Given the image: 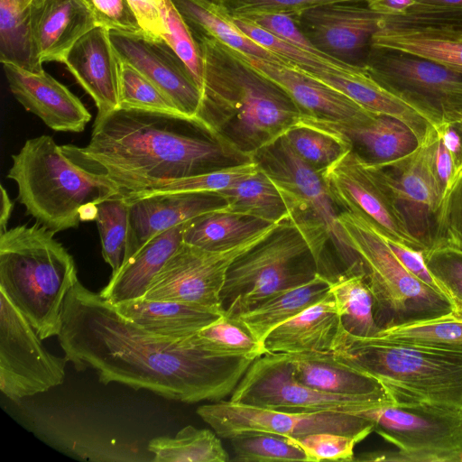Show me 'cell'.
Listing matches in <instances>:
<instances>
[{"label": "cell", "mask_w": 462, "mask_h": 462, "mask_svg": "<svg viewBox=\"0 0 462 462\" xmlns=\"http://www.w3.org/2000/svg\"><path fill=\"white\" fill-rule=\"evenodd\" d=\"M258 168L257 162L249 160L189 177L162 181L145 189L124 195L127 198H141L174 192L218 193L253 174Z\"/></svg>", "instance_id": "60d3db41"}, {"label": "cell", "mask_w": 462, "mask_h": 462, "mask_svg": "<svg viewBox=\"0 0 462 462\" xmlns=\"http://www.w3.org/2000/svg\"><path fill=\"white\" fill-rule=\"evenodd\" d=\"M29 21L33 45L42 63H63L73 45L97 27L82 0H32Z\"/></svg>", "instance_id": "484cf974"}, {"label": "cell", "mask_w": 462, "mask_h": 462, "mask_svg": "<svg viewBox=\"0 0 462 462\" xmlns=\"http://www.w3.org/2000/svg\"><path fill=\"white\" fill-rule=\"evenodd\" d=\"M171 2L192 32L214 38L247 57L287 64L241 31L233 18L214 1L171 0Z\"/></svg>", "instance_id": "1f68e13d"}, {"label": "cell", "mask_w": 462, "mask_h": 462, "mask_svg": "<svg viewBox=\"0 0 462 462\" xmlns=\"http://www.w3.org/2000/svg\"><path fill=\"white\" fill-rule=\"evenodd\" d=\"M109 37L120 60L150 79L183 115L199 121L201 90L186 64L164 39L152 38L145 32L116 31H109Z\"/></svg>", "instance_id": "e0dca14e"}, {"label": "cell", "mask_w": 462, "mask_h": 462, "mask_svg": "<svg viewBox=\"0 0 462 462\" xmlns=\"http://www.w3.org/2000/svg\"><path fill=\"white\" fill-rule=\"evenodd\" d=\"M461 125V130H462V123H461V125Z\"/></svg>", "instance_id": "91938a15"}, {"label": "cell", "mask_w": 462, "mask_h": 462, "mask_svg": "<svg viewBox=\"0 0 462 462\" xmlns=\"http://www.w3.org/2000/svg\"><path fill=\"white\" fill-rule=\"evenodd\" d=\"M437 126L408 155L385 164H375L383 169L399 207L402 210L404 208L407 220L413 217L414 226H420V238L425 244V226L430 217H434L445 194L434 163Z\"/></svg>", "instance_id": "d6986e66"}, {"label": "cell", "mask_w": 462, "mask_h": 462, "mask_svg": "<svg viewBox=\"0 0 462 462\" xmlns=\"http://www.w3.org/2000/svg\"><path fill=\"white\" fill-rule=\"evenodd\" d=\"M407 454L410 462H461L462 410L430 404H389L356 413Z\"/></svg>", "instance_id": "8fae6325"}, {"label": "cell", "mask_w": 462, "mask_h": 462, "mask_svg": "<svg viewBox=\"0 0 462 462\" xmlns=\"http://www.w3.org/2000/svg\"><path fill=\"white\" fill-rule=\"evenodd\" d=\"M96 222L104 260L115 274L123 265L128 237L129 203L123 192L97 205Z\"/></svg>", "instance_id": "ab89813d"}, {"label": "cell", "mask_w": 462, "mask_h": 462, "mask_svg": "<svg viewBox=\"0 0 462 462\" xmlns=\"http://www.w3.org/2000/svg\"><path fill=\"white\" fill-rule=\"evenodd\" d=\"M197 414L217 436L227 439L245 432H269L293 439L316 432H334L362 441L374 431L373 422L356 414L286 411L230 400L201 405Z\"/></svg>", "instance_id": "9a60e30c"}, {"label": "cell", "mask_w": 462, "mask_h": 462, "mask_svg": "<svg viewBox=\"0 0 462 462\" xmlns=\"http://www.w3.org/2000/svg\"><path fill=\"white\" fill-rule=\"evenodd\" d=\"M318 273L308 244L285 220L230 265L220 294L225 314L232 316L250 310L273 295L310 282Z\"/></svg>", "instance_id": "9c48e42d"}, {"label": "cell", "mask_w": 462, "mask_h": 462, "mask_svg": "<svg viewBox=\"0 0 462 462\" xmlns=\"http://www.w3.org/2000/svg\"><path fill=\"white\" fill-rule=\"evenodd\" d=\"M341 328L339 310L330 291L269 333L263 347L265 353L286 355L333 351Z\"/></svg>", "instance_id": "4316f807"}, {"label": "cell", "mask_w": 462, "mask_h": 462, "mask_svg": "<svg viewBox=\"0 0 462 462\" xmlns=\"http://www.w3.org/2000/svg\"><path fill=\"white\" fill-rule=\"evenodd\" d=\"M234 461H307L308 457L293 438L269 432H245L229 439Z\"/></svg>", "instance_id": "7bdbcfd3"}, {"label": "cell", "mask_w": 462, "mask_h": 462, "mask_svg": "<svg viewBox=\"0 0 462 462\" xmlns=\"http://www.w3.org/2000/svg\"><path fill=\"white\" fill-rule=\"evenodd\" d=\"M294 440L305 451L309 462L354 461V448L360 442L355 437L334 432L310 433Z\"/></svg>", "instance_id": "7dc6e473"}, {"label": "cell", "mask_w": 462, "mask_h": 462, "mask_svg": "<svg viewBox=\"0 0 462 462\" xmlns=\"http://www.w3.org/2000/svg\"><path fill=\"white\" fill-rule=\"evenodd\" d=\"M1 214H0V234L7 230L6 226L12 211L14 208V202L10 199L6 189L1 184Z\"/></svg>", "instance_id": "6f0895ef"}, {"label": "cell", "mask_w": 462, "mask_h": 462, "mask_svg": "<svg viewBox=\"0 0 462 462\" xmlns=\"http://www.w3.org/2000/svg\"><path fill=\"white\" fill-rule=\"evenodd\" d=\"M114 307L120 316L140 328L176 339L193 336L225 314L202 306L143 297L124 300Z\"/></svg>", "instance_id": "f1b7e54d"}, {"label": "cell", "mask_w": 462, "mask_h": 462, "mask_svg": "<svg viewBox=\"0 0 462 462\" xmlns=\"http://www.w3.org/2000/svg\"><path fill=\"white\" fill-rule=\"evenodd\" d=\"M337 221L356 255L354 273L364 276L372 291L381 329L454 311L453 300L407 271L377 226L347 211L338 213Z\"/></svg>", "instance_id": "52a82bcc"}, {"label": "cell", "mask_w": 462, "mask_h": 462, "mask_svg": "<svg viewBox=\"0 0 462 462\" xmlns=\"http://www.w3.org/2000/svg\"><path fill=\"white\" fill-rule=\"evenodd\" d=\"M454 312L462 317V302H454Z\"/></svg>", "instance_id": "680465c9"}, {"label": "cell", "mask_w": 462, "mask_h": 462, "mask_svg": "<svg viewBox=\"0 0 462 462\" xmlns=\"http://www.w3.org/2000/svg\"><path fill=\"white\" fill-rule=\"evenodd\" d=\"M333 353L377 379L396 404H430L462 410V351L360 337L343 327Z\"/></svg>", "instance_id": "5b68a950"}, {"label": "cell", "mask_w": 462, "mask_h": 462, "mask_svg": "<svg viewBox=\"0 0 462 462\" xmlns=\"http://www.w3.org/2000/svg\"><path fill=\"white\" fill-rule=\"evenodd\" d=\"M343 328L360 337H376L381 331L374 312V297L364 276L344 272L330 283Z\"/></svg>", "instance_id": "e575fe53"}, {"label": "cell", "mask_w": 462, "mask_h": 462, "mask_svg": "<svg viewBox=\"0 0 462 462\" xmlns=\"http://www.w3.org/2000/svg\"><path fill=\"white\" fill-rule=\"evenodd\" d=\"M231 17L255 12H282L299 15L304 10L325 4L358 0H213Z\"/></svg>", "instance_id": "816d5d0a"}, {"label": "cell", "mask_w": 462, "mask_h": 462, "mask_svg": "<svg viewBox=\"0 0 462 462\" xmlns=\"http://www.w3.org/2000/svg\"><path fill=\"white\" fill-rule=\"evenodd\" d=\"M12 160L7 178L17 184L19 202L54 234L95 220L97 205L122 192L106 175L73 162L50 135L28 139Z\"/></svg>", "instance_id": "277c9868"}, {"label": "cell", "mask_w": 462, "mask_h": 462, "mask_svg": "<svg viewBox=\"0 0 462 462\" xmlns=\"http://www.w3.org/2000/svg\"><path fill=\"white\" fill-rule=\"evenodd\" d=\"M213 1V0H212Z\"/></svg>", "instance_id": "6125c7cd"}, {"label": "cell", "mask_w": 462, "mask_h": 462, "mask_svg": "<svg viewBox=\"0 0 462 462\" xmlns=\"http://www.w3.org/2000/svg\"><path fill=\"white\" fill-rule=\"evenodd\" d=\"M148 450L154 462H226L228 454L220 439L208 429L188 425L175 437H157L150 440Z\"/></svg>", "instance_id": "8d00e7d4"}, {"label": "cell", "mask_w": 462, "mask_h": 462, "mask_svg": "<svg viewBox=\"0 0 462 462\" xmlns=\"http://www.w3.org/2000/svg\"><path fill=\"white\" fill-rule=\"evenodd\" d=\"M370 44L420 57L462 75V24L404 22L383 16Z\"/></svg>", "instance_id": "7402d4cb"}, {"label": "cell", "mask_w": 462, "mask_h": 462, "mask_svg": "<svg viewBox=\"0 0 462 462\" xmlns=\"http://www.w3.org/2000/svg\"><path fill=\"white\" fill-rule=\"evenodd\" d=\"M237 403L295 412L336 411L356 414L379 406V401L320 392L300 383L286 354L255 358L231 393Z\"/></svg>", "instance_id": "7c38bea8"}, {"label": "cell", "mask_w": 462, "mask_h": 462, "mask_svg": "<svg viewBox=\"0 0 462 462\" xmlns=\"http://www.w3.org/2000/svg\"><path fill=\"white\" fill-rule=\"evenodd\" d=\"M273 35L312 54L341 61L319 51L300 28L295 15L282 12H255L243 16Z\"/></svg>", "instance_id": "c3c4849f"}, {"label": "cell", "mask_w": 462, "mask_h": 462, "mask_svg": "<svg viewBox=\"0 0 462 462\" xmlns=\"http://www.w3.org/2000/svg\"><path fill=\"white\" fill-rule=\"evenodd\" d=\"M461 462H462V457H461Z\"/></svg>", "instance_id": "94428289"}, {"label": "cell", "mask_w": 462, "mask_h": 462, "mask_svg": "<svg viewBox=\"0 0 462 462\" xmlns=\"http://www.w3.org/2000/svg\"><path fill=\"white\" fill-rule=\"evenodd\" d=\"M78 280L72 255L38 223L0 234V291L43 340L62 328L66 296Z\"/></svg>", "instance_id": "8992f818"}, {"label": "cell", "mask_w": 462, "mask_h": 462, "mask_svg": "<svg viewBox=\"0 0 462 462\" xmlns=\"http://www.w3.org/2000/svg\"><path fill=\"white\" fill-rule=\"evenodd\" d=\"M37 331L0 291V390L14 402L63 383L66 356L51 354Z\"/></svg>", "instance_id": "5bb4252c"}, {"label": "cell", "mask_w": 462, "mask_h": 462, "mask_svg": "<svg viewBox=\"0 0 462 462\" xmlns=\"http://www.w3.org/2000/svg\"><path fill=\"white\" fill-rule=\"evenodd\" d=\"M416 4L462 15V0H415Z\"/></svg>", "instance_id": "9f6ffc18"}, {"label": "cell", "mask_w": 462, "mask_h": 462, "mask_svg": "<svg viewBox=\"0 0 462 462\" xmlns=\"http://www.w3.org/2000/svg\"><path fill=\"white\" fill-rule=\"evenodd\" d=\"M118 60L119 108L186 116L150 79L129 63Z\"/></svg>", "instance_id": "ee69618b"}, {"label": "cell", "mask_w": 462, "mask_h": 462, "mask_svg": "<svg viewBox=\"0 0 462 462\" xmlns=\"http://www.w3.org/2000/svg\"><path fill=\"white\" fill-rule=\"evenodd\" d=\"M365 2L372 11L387 17H402L416 3L415 0H365Z\"/></svg>", "instance_id": "11a10c76"}, {"label": "cell", "mask_w": 462, "mask_h": 462, "mask_svg": "<svg viewBox=\"0 0 462 462\" xmlns=\"http://www.w3.org/2000/svg\"><path fill=\"white\" fill-rule=\"evenodd\" d=\"M245 57L252 66L290 96L301 112L302 117L351 122L370 112L337 90L291 65L245 55Z\"/></svg>", "instance_id": "d4e9b609"}, {"label": "cell", "mask_w": 462, "mask_h": 462, "mask_svg": "<svg viewBox=\"0 0 462 462\" xmlns=\"http://www.w3.org/2000/svg\"><path fill=\"white\" fill-rule=\"evenodd\" d=\"M433 219L427 251L449 250L462 254V168L445 191Z\"/></svg>", "instance_id": "f6af8a7d"}, {"label": "cell", "mask_w": 462, "mask_h": 462, "mask_svg": "<svg viewBox=\"0 0 462 462\" xmlns=\"http://www.w3.org/2000/svg\"><path fill=\"white\" fill-rule=\"evenodd\" d=\"M321 175L333 202L343 211L370 220L401 245L421 253L428 250L412 232L381 167L350 149Z\"/></svg>", "instance_id": "30bf717a"}, {"label": "cell", "mask_w": 462, "mask_h": 462, "mask_svg": "<svg viewBox=\"0 0 462 462\" xmlns=\"http://www.w3.org/2000/svg\"><path fill=\"white\" fill-rule=\"evenodd\" d=\"M57 337L77 371L91 368L104 384L115 382L188 403L231 394L254 360L212 353L189 337L142 329L79 279L66 296Z\"/></svg>", "instance_id": "6da1fadb"}, {"label": "cell", "mask_w": 462, "mask_h": 462, "mask_svg": "<svg viewBox=\"0 0 462 462\" xmlns=\"http://www.w3.org/2000/svg\"><path fill=\"white\" fill-rule=\"evenodd\" d=\"M193 34L203 62L198 119L214 140L249 161L300 122L302 114L290 96L244 54Z\"/></svg>", "instance_id": "3957f363"}, {"label": "cell", "mask_w": 462, "mask_h": 462, "mask_svg": "<svg viewBox=\"0 0 462 462\" xmlns=\"http://www.w3.org/2000/svg\"><path fill=\"white\" fill-rule=\"evenodd\" d=\"M279 225L273 224L224 251H207L182 242L152 279L143 297L198 305L225 313L220 294L230 265L271 236Z\"/></svg>", "instance_id": "4fadbf2b"}, {"label": "cell", "mask_w": 462, "mask_h": 462, "mask_svg": "<svg viewBox=\"0 0 462 462\" xmlns=\"http://www.w3.org/2000/svg\"><path fill=\"white\" fill-rule=\"evenodd\" d=\"M252 160L280 192L288 210V220L308 244L319 273L330 280L325 263L329 241L346 270L351 269L356 263V255L337 221L338 213L321 172L302 161L284 136L259 150Z\"/></svg>", "instance_id": "ba28073f"}, {"label": "cell", "mask_w": 462, "mask_h": 462, "mask_svg": "<svg viewBox=\"0 0 462 462\" xmlns=\"http://www.w3.org/2000/svg\"><path fill=\"white\" fill-rule=\"evenodd\" d=\"M9 88L16 100L54 131L80 133L91 115L66 86L44 70L32 72L2 63Z\"/></svg>", "instance_id": "44dd1931"}, {"label": "cell", "mask_w": 462, "mask_h": 462, "mask_svg": "<svg viewBox=\"0 0 462 462\" xmlns=\"http://www.w3.org/2000/svg\"><path fill=\"white\" fill-rule=\"evenodd\" d=\"M425 263L454 302H462V254L449 250L422 253Z\"/></svg>", "instance_id": "f907efd6"}, {"label": "cell", "mask_w": 462, "mask_h": 462, "mask_svg": "<svg viewBox=\"0 0 462 462\" xmlns=\"http://www.w3.org/2000/svg\"><path fill=\"white\" fill-rule=\"evenodd\" d=\"M331 3L308 8L295 16L300 28L323 53L352 63L383 24V16L367 5Z\"/></svg>", "instance_id": "ac0fdd59"}, {"label": "cell", "mask_w": 462, "mask_h": 462, "mask_svg": "<svg viewBox=\"0 0 462 462\" xmlns=\"http://www.w3.org/2000/svg\"><path fill=\"white\" fill-rule=\"evenodd\" d=\"M273 224L219 210L188 221L182 242L207 251H224L250 239Z\"/></svg>", "instance_id": "d6a6232c"}, {"label": "cell", "mask_w": 462, "mask_h": 462, "mask_svg": "<svg viewBox=\"0 0 462 462\" xmlns=\"http://www.w3.org/2000/svg\"><path fill=\"white\" fill-rule=\"evenodd\" d=\"M196 346L220 356L257 358L263 346L236 319L223 314L189 337Z\"/></svg>", "instance_id": "f35d334b"}, {"label": "cell", "mask_w": 462, "mask_h": 462, "mask_svg": "<svg viewBox=\"0 0 462 462\" xmlns=\"http://www.w3.org/2000/svg\"><path fill=\"white\" fill-rule=\"evenodd\" d=\"M226 202V211L253 217L271 224L288 220L285 203L268 175L259 167L227 189L216 193Z\"/></svg>", "instance_id": "836d02e7"}, {"label": "cell", "mask_w": 462, "mask_h": 462, "mask_svg": "<svg viewBox=\"0 0 462 462\" xmlns=\"http://www.w3.org/2000/svg\"><path fill=\"white\" fill-rule=\"evenodd\" d=\"M371 51L365 66L374 79L443 122L462 123V75L411 54Z\"/></svg>", "instance_id": "2e32d148"}, {"label": "cell", "mask_w": 462, "mask_h": 462, "mask_svg": "<svg viewBox=\"0 0 462 462\" xmlns=\"http://www.w3.org/2000/svg\"><path fill=\"white\" fill-rule=\"evenodd\" d=\"M125 199L129 203V227L123 264L160 233L199 216L226 209V202L216 193L174 192Z\"/></svg>", "instance_id": "ffe728a7"}, {"label": "cell", "mask_w": 462, "mask_h": 462, "mask_svg": "<svg viewBox=\"0 0 462 462\" xmlns=\"http://www.w3.org/2000/svg\"><path fill=\"white\" fill-rule=\"evenodd\" d=\"M296 378L320 392L394 403L374 377L339 360L333 351L287 355Z\"/></svg>", "instance_id": "83f0119b"}, {"label": "cell", "mask_w": 462, "mask_h": 462, "mask_svg": "<svg viewBox=\"0 0 462 462\" xmlns=\"http://www.w3.org/2000/svg\"><path fill=\"white\" fill-rule=\"evenodd\" d=\"M386 239L391 249L407 271L432 290L453 300L443 286L436 280L428 269L421 252L401 245L388 237H386Z\"/></svg>", "instance_id": "f5cc1de1"}, {"label": "cell", "mask_w": 462, "mask_h": 462, "mask_svg": "<svg viewBox=\"0 0 462 462\" xmlns=\"http://www.w3.org/2000/svg\"><path fill=\"white\" fill-rule=\"evenodd\" d=\"M82 1L91 11L97 26L119 32H144L127 0Z\"/></svg>", "instance_id": "681fc988"}, {"label": "cell", "mask_w": 462, "mask_h": 462, "mask_svg": "<svg viewBox=\"0 0 462 462\" xmlns=\"http://www.w3.org/2000/svg\"><path fill=\"white\" fill-rule=\"evenodd\" d=\"M61 149L81 167L111 179L123 193L219 169L224 161L245 162L196 119L138 109L97 116L86 146Z\"/></svg>", "instance_id": "7a4b0ae2"}, {"label": "cell", "mask_w": 462, "mask_h": 462, "mask_svg": "<svg viewBox=\"0 0 462 462\" xmlns=\"http://www.w3.org/2000/svg\"><path fill=\"white\" fill-rule=\"evenodd\" d=\"M103 116L119 108V60L109 31L97 26L69 50L63 62Z\"/></svg>", "instance_id": "cb8c5ba5"}, {"label": "cell", "mask_w": 462, "mask_h": 462, "mask_svg": "<svg viewBox=\"0 0 462 462\" xmlns=\"http://www.w3.org/2000/svg\"><path fill=\"white\" fill-rule=\"evenodd\" d=\"M300 122L342 137L366 162L385 164L399 160L419 145L414 133L402 122L368 112L351 122L301 117Z\"/></svg>", "instance_id": "603a6c76"}, {"label": "cell", "mask_w": 462, "mask_h": 462, "mask_svg": "<svg viewBox=\"0 0 462 462\" xmlns=\"http://www.w3.org/2000/svg\"><path fill=\"white\" fill-rule=\"evenodd\" d=\"M330 281L321 273L298 287L272 296L245 311L229 316L241 323L263 346L274 328L330 293Z\"/></svg>", "instance_id": "4dcf8cb0"}, {"label": "cell", "mask_w": 462, "mask_h": 462, "mask_svg": "<svg viewBox=\"0 0 462 462\" xmlns=\"http://www.w3.org/2000/svg\"><path fill=\"white\" fill-rule=\"evenodd\" d=\"M167 33L163 39L183 60L201 90L203 62L199 45L182 15L171 0H157Z\"/></svg>", "instance_id": "bcb514c9"}, {"label": "cell", "mask_w": 462, "mask_h": 462, "mask_svg": "<svg viewBox=\"0 0 462 462\" xmlns=\"http://www.w3.org/2000/svg\"><path fill=\"white\" fill-rule=\"evenodd\" d=\"M142 29L149 36L156 39L167 33L157 0H127Z\"/></svg>", "instance_id": "db71d44e"}, {"label": "cell", "mask_w": 462, "mask_h": 462, "mask_svg": "<svg viewBox=\"0 0 462 462\" xmlns=\"http://www.w3.org/2000/svg\"><path fill=\"white\" fill-rule=\"evenodd\" d=\"M283 136L295 153L319 172L352 149L342 137L301 122Z\"/></svg>", "instance_id": "b9f144b4"}, {"label": "cell", "mask_w": 462, "mask_h": 462, "mask_svg": "<svg viewBox=\"0 0 462 462\" xmlns=\"http://www.w3.org/2000/svg\"><path fill=\"white\" fill-rule=\"evenodd\" d=\"M377 336L400 343L462 351V317L452 311L381 329Z\"/></svg>", "instance_id": "74e56055"}, {"label": "cell", "mask_w": 462, "mask_h": 462, "mask_svg": "<svg viewBox=\"0 0 462 462\" xmlns=\"http://www.w3.org/2000/svg\"><path fill=\"white\" fill-rule=\"evenodd\" d=\"M186 223L167 229L148 241L111 275L99 294L113 305L143 297L152 279L182 243Z\"/></svg>", "instance_id": "f546056e"}, {"label": "cell", "mask_w": 462, "mask_h": 462, "mask_svg": "<svg viewBox=\"0 0 462 462\" xmlns=\"http://www.w3.org/2000/svg\"><path fill=\"white\" fill-rule=\"evenodd\" d=\"M32 0H0V60L32 72L42 71L32 38Z\"/></svg>", "instance_id": "d590c367"}]
</instances>
